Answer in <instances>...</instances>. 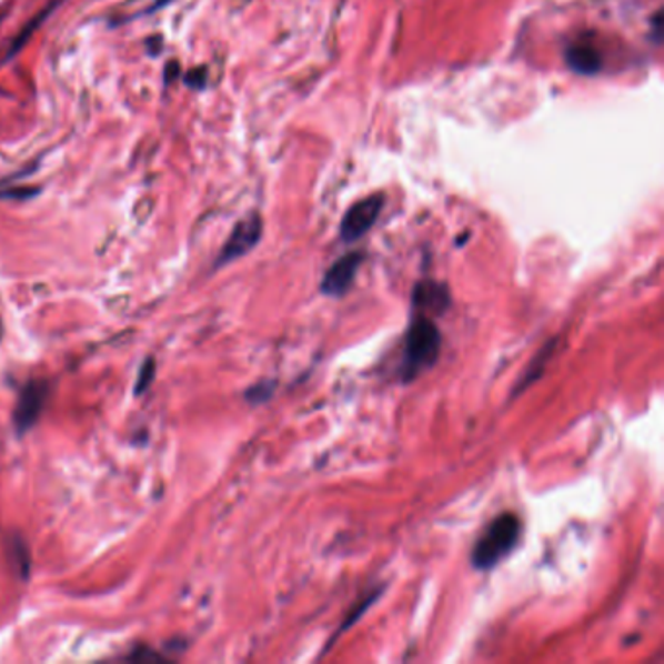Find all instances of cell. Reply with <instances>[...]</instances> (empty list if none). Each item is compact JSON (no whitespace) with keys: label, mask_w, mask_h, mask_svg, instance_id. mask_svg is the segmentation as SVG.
Returning a JSON list of instances; mask_svg holds the SVG:
<instances>
[{"label":"cell","mask_w":664,"mask_h":664,"mask_svg":"<svg viewBox=\"0 0 664 664\" xmlns=\"http://www.w3.org/2000/svg\"><path fill=\"white\" fill-rule=\"evenodd\" d=\"M443 335L435 322L427 316L413 320L405 335L404 359H402V379L404 382L417 379L421 372L427 371L441 355Z\"/></svg>","instance_id":"cell-1"},{"label":"cell","mask_w":664,"mask_h":664,"mask_svg":"<svg viewBox=\"0 0 664 664\" xmlns=\"http://www.w3.org/2000/svg\"><path fill=\"white\" fill-rule=\"evenodd\" d=\"M521 519L514 513L499 514L485 529L472 550V565L475 570L490 571L513 552L521 539Z\"/></svg>","instance_id":"cell-2"},{"label":"cell","mask_w":664,"mask_h":664,"mask_svg":"<svg viewBox=\"0 0 664 664\" xmlns=\"http://www.w3.org/2000/svg\"><path fill=\"white\" fill-rule=\"evenodd\" d=\"M261 234H263V221L258 213L245 214L242 221L237 222V227L230 232L229 240L222 245L221 253L217 258V268L227 265L230 261L244 258L245 253L252 252L255 245L260 244Z\"/></svg>","instance_id":"cell-3"},{"label":"cell","mask_w":664,"mask_h":664,"mask_svg":"<svg viewBox=\"0 0 664 664\" xmlns=\"http://www.w3.org/2000/svg\"><path fill=\"white\" fill-rule=\"evenodd\" d=\"M382 207H384L382 193H372L369 198L356 201L355 205L349 207L348 213L341 221V240L343 242L361 240L374 227V222L379 221Z\"/></svg>","instance_id":"cell-4"},{"label":"cell","mask_w":664,"mask_h":664,"mask_svg":"<svg viewBox=\"0 0 664 664\" xmlns=\"http://www.w3.org/2000/svg\"><path fill=\"white\" fill-rule=\"evenodd\" d=\"M48 395V382H30L28 386L22 388L14 410V425L20 435H24L26 431H30L36 425V421L40 420Z\"/></svg>","instance_id":"cell-5"},{"label":"cell","mask_w":664,"mask_h":664,"mask_svg":"<svg viewBox=\"0 0 664 664\" xmlns=\"http://www.w3.org/2000/svg\"><path fill=\"white\" fill-rule=\"evenodd\" d=\"M363 258L361 252H351L335 261L332 268L325 271L324 279L320 283V291L328 296H343L348 293L355 281Z\"/></svg>","instance_id":"cell-6"},{"label":"cell","mask_w":664,"mask_h":664,"mask_svg":"<svg viewBox=\"0 0 664 664\" xmlns=\"http://www.w3.org/2000/svg\"><path fill=\"white\" fill-rule=\"evenodd\" d=\"M565 61L570 64V69L579 74H588V77L596 74L602 69L601 53L586 41H577L570 46L565 51Z\"/></svg>","instance_id":"cell-7"},{"label":"cell","mask_w":664,"mask_h":664,"mask_svg":"<svg viewBox=\"0 0 664 664\" xmlns=\"http://www.w3.org/2000/svg\"><path fill=\"white\" fill-rule=\"evenodd\" d=\"M413 306L431 312H444L449 309V289L435 281H421L413 289Z\"/></svg>","instance_id":"cell-8"},{"label":"cell","mask_w":664,"mask_h":664,"mask_svg":"<svg viewBox=\"0 0 664 664\" xmlns=\"http://www.w3.org/2000/svg\"><path fill=\"white\" fill-rule=\"evenodd\" d=\"M61 2H63V0H51L46 9L40 10V12H38V14H36V17H33L32 20H30V22H28V24L20 30V33L17 36V40L10 43L9 51H7V57H4V59H12V57L17 56L18 51L24 48L26 43L30 41L33 32H38V30H40V26L43 24V22H46V20H48V18L51 17L57 9H59V7H61Z\"/></svg>","instance_id":"cell-9"},{"label":"cell","mask_w":664,"mask_h":664,"mask_svg":"<svg viewBox=\"0 0 664 664\" xmlns=\"http://www.w3.org/2000/svg\"><path fill=\"white\" fill-rule=\"evenodd\" d=\"M154 376H157V364H154V359H147L135 380V394L141 395L143 392H147L149 386H151Z\"/></svg>","instance_id":"cell-10"},{"label":"cell","mask_w":664,"mask_h":664,"mask_svg":"<svg viewBox=\"0 0 664 664\" xmlns=\"http://www.w3.org/2000/svg\"><path fill=\"white\" fill-rule=\"evenodd\" d=\"M205 69H203V67H199V69H193V71L188 72L185 82H188V87L195 88V90H201V88L205 87Z\"/></svg>","instance_id":"cell-11"},{"label":"cell","mask_w":664,"mask_h":664,"mask_svg":"<svg viewBox=\"0 0 664 664\" xmlns=\"http://www.w3.org/2000/svg\"><path fill=\"white\" fill-rule=\"evenodd\" d=\"M270 390L271 386L268 384H258V386H253L252 390H248V400L250 402H263V400H268L270 398Z\"/></svg>","instance_id":"cell-12"},{"label":"cell","mask_w":664,"mask_h":664,"mask_svg":"<svg viewBox=\"0 0 664 664\" xmlns=\"http://www.w3.org/2000/svg\"><path fill=\"white\" fill-rule=\"evenodd\" d=\"M38 191L32 188H18V191H0V199H30L36 195Z\"/></svg>","instance_id":"cell-13"},{"label":"cell","mask_w":664,"mask_h":664,"mask_svg":"<svg viewBox=\"0 0 664 664\" xmlns=\"http://www.w3.org/2000/svg\"><path fill=\"white\" fill-rule=\"evenodd\" d=\"M170 2H174V0H154L151 7L144 10V12H147V14H152V12H157V10L164 9V7H168Z\"/></svg>","instance_id":"cell-14"}]
</instances>
